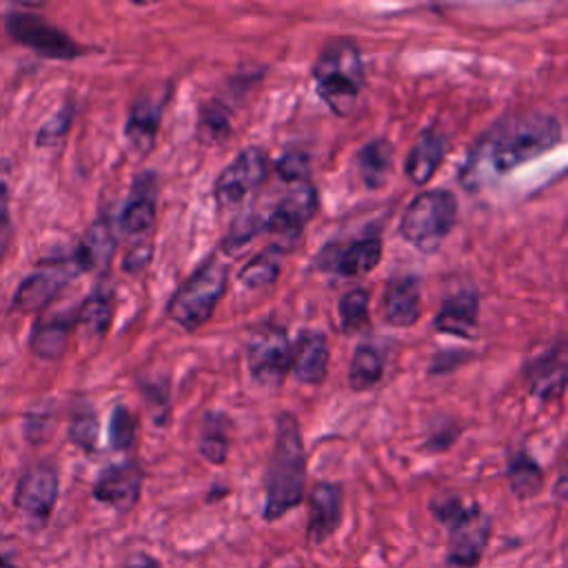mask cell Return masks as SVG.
I'll return each instance as SVG.
<instances>
[{
	"instance_id": "obj_26",
	"label": "cell",
	"mask_w": 568,
	"mask_h": 568,
	"mask_svg": "<svg viewBox=\"0 0 568 568\" xmlns=\"http://www.w3.org/2000/svg\"><path fill=\"white\" fill-rule=\"evenodd\" d=\"M506 479L517 499H532L544 490V470L524 450H515L508 457Z\"/></svg>"
},
{
	"instance_id": "obj_25",
	"label": "cell",
	"mask_w": 568,
	"mask_h": 568,
	"mask_svg": "<svg viewBox=\"0 0 568 568\" xmlns=\"http://www.w3.org/2000/svg\"><path fill=\"white\" fill-rule=\"evenodd\" d=\"M355 164L362 182L368 189H379L393 171V146L384 138L368 140L355 153Z\"/></svg>"
},
{
	"instance_id": "obj_32",
	"label": "cell",
	"mask_w": 568,
	"mask_h": 568,
	"mask_svg": "<svg viewBox=\"0 0 568 568\" xmlns=\"http://www.w3.org/2000/svg\"><path fill=\"white\" fill-rule=\"evenodd\" d=\"M200 455L209 464H224L229 457V435L226 424L217 415H209L200 435Z\"/></svg>"
},
{
	"instance_id": "obj_14",
	"label": "cell",
	"mask_w": 568,
	"mask_h": 568,
	"mask_svg": "<svg viewBox=\"0 0 568 568\" xmlns=\"http://www.w3.org/2000/svg\"><path fill=\"white\" fill-rule=\"evenodd\" d=\"M73 260L58 262L51 266H42L27 275L13 295V308L20 313H33L44 308L62 288L64 284L75 275Z\"/></svg>"
},
{
	"instance_id": "obj_2",
	"label": "cell",
	"mask_w": 568,
	"mask_h": 568,
	"mask_svg": "<svg viewBox=\"0 0 568 568\" xmlns=\"http://www.w3.org/2000/svg\"><path fill=\"white\" fill-rule=\"evenodd\" d=\"M306 486V453L300 424L291 413L277 417L275 444L264 475V521H277L300 506Z\"/></svg>"
},
{
	"instance_id": "obj_27",
	"label": "cell",
	"mask_w": 568,
	"mask_h": 568,
	"mask_svg": "<svg viewBox=\"0 0 568 568\" xmlns=\"http://www.w3.org/2000/svg\"><path fill=\"white\" fill-rule=\"evenodd\" d=\"M113 320V295L109 291L91 293L75 311V324L89 339H102Z\"/></svg>"
},
{
	"instance_id": "obj_21",
	"label": "cell",
	"mask_w": 568,
	"mask_h": 568,
	"mask_svg": "<svg viewBox=\"0 0 568 568\" xmlns=\"http://www.w3.org/2000/svg\"><path fill=\"white\" fill-rule=\"evenodd\" d=\"M477 315H479V297L475 291H457L455 295H448L435 317L433 326L435 331L444 335H455L470 339L473 331L477 326Z\"/></svg>"
},
{
	"instance_id": "obj_22",
	"label": "cell",
	"mask_w": 568,
	"mask_h": 568,
	"mask_svg": "<svg viewBox=\"0 0 568 568\" xmlns=\"http://www.w3.org/2000/svg\"><path fill=\"white\" fill-rule=\"evenodd\" d=\"M444 155H446V138L437 129H424L413 142L410 151L406 153V160H404L406 178L417 186L426 184L437 171V166L442 164Z\"/></svg>"
},
{
	"instance_id": "obj_9",
	"label": "cell",
	"mask_w": 568,
	"mask_h": 568,
	"mask_svg": "<svg viewBox=\"0 0 568 568\" xmlns=\"http://www.w3.org/2000/svg\"><path fill=\"white\" fill-rule=\"evenodd\" d=\"M246 366L264 388H280L291 371V342L277 324H262L246 342Z\"/></svg>"
},
{
	"instance_id": "obj_11",
	"label": "cell",
	"mask_w": 568,
	"mask_h": 568,
	"mask_svg": "<svg viewBox=\"0 0 568 568\" xmlns=\"http://www.w3.org/2000/svg\"><path fill=\"white\" fill-rule=\"evenodd\" d=\"M155 209L158 180L151 171H146L135 178L120 215V231L122 235L133 240L131 246H151V235L155 229Z\"/></svg>"
},
{
	"instance_id": "obj_38",
	"label": "cell",
	"mask_w": 568,
	"mask_h": 568,
	"mask_svg": "<svg viewBox=\"0 0 568 568\" xmlns=\"http://www.w3.org/2000/svg\"><path fill=\"white\" fill-rule=\"evenodd\" d=\"M122 568H164V566L149 552H133L124 559Z\"/></svg>"
},
{
	"instance_id": "obj_15",
	"label": "cell",
	"mask_w": 568,
	"mask_h": 568,
	"mask_svg": "<svg viewBox=\"0 0 568 568\" xmlns=\"http://www.w3.org/2000/svg\"><path fill=\"white\" fill-rule=\"evenodd\" d=\"M142 479L144 473L135 462L111 464L98 475L93 484V497L120 513H126L138 504L142 495Z\"/></svg>"
},
{
	"instance_id": "obj_23",
	"label": "cell",
	"mask_w": 568,
	"mask_h": 568,
	"mask_svg": "<svg viewBox=\"0 0 568 568\" xmlns=\"http://www.w3.org/2000/svg\"><path fill=\"white\" fill-rule=\"evenodd\" d=\"M115 255V233L109 220L93 222L80 240L73 264L78 271H104Z\"/></svg>"
},
{
	"instance_id": "obj_16",
	"label": "cell",
	"mask_w": 568,
	"mask_h": 568,
	"mask_svg": "<svg viewBox=\"0 0 568 568\" xmlns=\"http://www.w3.org/2000/svg\"><path fill=\"white\" fill-rule=\"evenodd\" d=\"M526 384L530 395L541 402H555L566 388V344L557 339L546 351L537 353L526 364Z\"/></svg>"
},
{
	"instance_id": "obj_29",
	"label": "cell",
	"mask_w": 568,
	"mask_h": 568,
	"mask_svg": "<svg viewBox=\"0 0 568 568\" xmlns=\"http://www.w3.org/2000/svg\"><path fill=\"white\" fill-rule=\"evenodd\" d=\"M282 257L284 253L275 248L273 244L266 246L264 251L255 253L237 273V280L248 286V288H262L273 284L280 277L282 271Z\"/></svg>"
},
{
	"instance_id": "obj_30",
	"label": "cell",
	"mask_w": 568,
	"mask_h": 568,
	"mask_svg": "<svg viewBox=\"0 0 568 568\" xmlns=\"http://www.w3.org/2000/svg\"><path fill=\"white\" fill-rule=\"evenodd\" d=\"M231 135V111L220 100H211L200 109L197 138L204 144H222Z\"/></svg>"
},
{
	"instance_id": "obj_19",
	"label": "cell",
	"mask_w": 568,
	"mask_h": 568,
	"mask_svg": "<svg viewBox=\"0 0 568 568\" xmlns=\"http://www.w3.org/2000/svg\"><path fill=\"white\" fill-rule=\"evenodd\" d=\"M384 322L395 328L413 326L422 315V291L413 275H397L386 282L382 295Z\"/></svg>"
},
{
	"instance_id": "obj_18",
	"label": "cell",
	"mask_w": 568,
	"mask_h": 568,
	"mask_svg": "<svg viewBox=\"0 0 568 568\" xmlns=\"http://www.w3.org/2000/svg\"><path fill=\"white\" fill-rule=\"evenodd\" d=\"M382 262V240L366 235L339 248H328L322 257V268H333L342 277H362Z\"/></svg>"
},
{
	"instance_id": "obj_12",
	"label": "cell",
	"mask_w": 568,
	"mask_h": 568,
	"mask_svg": "<svg viewBox=\"0 0 568 568\" xmlns=\"http://www.w3.org/2000/svg\"><path fill=\"white\" fill-rule=\"evenodd\" d=\"M169 95H171L169 87L146 89L131 104V111H129V118L124 124V135H126L129 144L142 155L149 153L155 144V135H158L160 120H162L164 104H166Z\"/></svg>"
},
{
	"instance_id": "obj_28",
	"label": "cell",
	"mask_w": 568,
	"mask_h": 568,
	"mask_svg": "<svg viewBox=\"0 0 568 568\" xmlns=\"http://www.w3.org/2000/svg\"><path fill=\"white\" fill-rule=\"evenodd\" d=\"M384 375V359L379 351L371 344H359L353 351L351 364H348V386L355 393H364L373 388Z\"/></svg>"
},
{
	"instance_id": "obj_7",
	"label": "cell",
	"mask_w": 568,
	"mask_h": 568,
	"mask_svg": "<svg viewBox=\"0 0 568 568\" xmlns=\"http://www.w3.org/2000/svg\"><path fill=\"white\" fill-rule=\"evenodd\" d=\"M268 175V155L262 146L242 149L231 164H226L213 184V200L220 211L242 206L253 193L262 189Z\"/></svg>"
},
{
	"instance_id": "obj_17",
	"label": "cell",
	"mask_w": 568,
	"mask_h": 568,
	"mask_svg": "<svg viewBox=\"0 0 568 568\" xmlns=\"http://www.w3.org/2000/svg\"><path fill=\"white\" fill-rule=\"evenodd\" d=\"M342 521V486L333 481H317L308 493V526L311 544H324Z\"/></svg>"
},
{
	"instance_id": "obj_34",
	"label": "cell",
	"mask_w": 568,
	"mask_h": 568,
	"mask_svg": "<svg viewBox=\"0 0 568 568\" xmlns=\"http://www.w3.org/2000/svg\"><path fill=\"white\" fill-rule=\"evenodd\" d=\"M275 171L277 175L288 182V184H297V182H308L311 180V162L308 155L302 151H286L277 162H275Z\"/></svg>"
},
{
	"instance_id": "obj_39",
	"label": "cell",
	"mask_w": 568,
	"mask_h": 568,
	"mask_svg": "<svg viewBox=\"0 0 568 568\" xmlns=\"http://www.w3.org/2000/svg\"><path fill=\"white\" fill-rule=\"evenodd\" d=\"M9 237H11V224H9V220L4 217V220L0 222V260H2V257H4V253H7Z\"/></svg>"
},
{
	"instance_id": "obj_3",
	"label": "cell",
	"mask_w": 568,
	"mask_h": 568,
	"mask_svg": "<svg viewBox=\"0 0 568 568\" xmlns=\"http://www.w3.org/2000/svg\"><path fill=\"white\" fill-rule=\"evenodd\" d=\"M430 513L446 530V561L453 568L479 566L490 539V517L481 504L444 493L430 499Z\"/></svg>"
},
{
	"instance_id": "obj_40",
	"label": "cell",
	"mask_w": 568,
	"mask_h": 568,
	"mask_svg": "<svg viewBox=\"0 0 568 568\" xmlns=\"http://www.w3.org/2000/svg\"><path fill=\"white\" fill-rule=\"evenodd\" d=\"M7 202H9L7 180H4V178H0V222L7 217Z\"/></svg>"
},
{
	"instance_id": "obj_31",
	"label": "cell",
	"mask_w": 568,
	"mask_h": 568,
	"mask_svg": "<svg viewBox=\"0 0 568 568\" xmlns=\"http://www.w3.org/2000/svg\"><path fill=\"white\" fill-rule=\"evenodd\" d=\"M368 304L371 293L364 286H353L339 297L337 311L344 333H357L368 326Z\"/></svg>"
},
{
	"instance_id": "obj_35",
	"label": "cell",
	"mask_w": 568,
	"mask_h": 568,
	"mask_svg": "<svg viewBox=\"0 0 568 568\" xmlns=\"http://www.w3.org/2000/svg\"><path fill=\"white\" fill-rule=\"evenodd\" d=\"M69 437L75 446L84 450H93L98 444V419L91 413H80L73 417L69 426Z\"/></svg>"
},
{
	"instance_id": "obj_5",
	"label": "cell",
	"mask_w": 568,
	"mask_h": 568,
	"mask_svg": "<svg viewBox=\"0 0 568 568\" xmlns=\"http://www.w3.org/2000/svg\"><path fill=\"white\" fill-rule=\"evenodd\" d=\"M229 284V268L220 260H209L195 273H191L184 284L173 293L166 304V313L173 324L182 331L193 333L204 326L217 302L222 300Z\"/></svg>"
},
{
	"instance_id": "obj_13",
	"label": "cell",
	"mask_w": 568,
	"mask_h": 568,
	"mask_svg": "<svg viewBox=\"0 0 568 568\" xmlns=\"http://www.w3.org/2000/svg\"><path fill=\"white\" fill-rule=\"evenodd\" d=\"M58 499V470L51 464H38L29 468L16 486V506L27 517L44 524Z\"/></svg>"
},
{
	"instance_id": "obj_4",
	"label": "cell",
	"mask_w": 568,
	"mask_h": 568,
	"mask_svg": "<svg viewBox=\"0 0 568 568\" xmlns=\"http://www.w3.org/2000/svg\"><path fill=\"white\" fill-rule=\"evenodd\" d=\"M313 80L317 95L339 118H348L364 89V62L357 44L351 38L328 40L315 62Z\"/></svg>"
},
{
	"instance_id": "obj_1",
	"label": "cell",
	"mask_w": 568,
	"mask_h": 568,
	"mask_svg": "<svg viewBox=\"0 0 568 568\" xmlns=\"http://www.w3.org/2000/svg\"><path fill=\"white\" fill-rule=\"evenodd\" d=\"M561 142L559 120L541 109H521L495 120L470 146L459 184L479 191Z\"/></svg>"
},
{
	"instance_id": "obj_10",
	"label": "cell",
	"mask_w": 568,
	"mask_h": 568,
	"mask_svg": "<svg viewBox=\"0 0 568 568\" xmlns=\"http://www.w3.org/2000/svg\"><path fill=\"white\" fill-rule=\"evenodd\" d=\"M7 31L11 40L31 51L53 58V60H71L82 53V49L58 27L47 22L44 18L27 11H16L7 18Z\"/></svg>"
},
{
	"instance_id": "obj_20",
	"label": "cell",
	"mask_w": 568,
	"mask_h": 568,
	"mask_svg": "<svg viewBox=\"0 0 568 568\" xmlns=\"http://www.w3.org/2000/svg\"><path fill=\"white\" fill-rule=\"evenodd\" d=\"M328 342L320 331L300 333L295 346H291V373L300 384L315 386L324 382L328 371Z\"/></svg>"
},
{
	"instance_id": "obj_36",
	"label": "cell",
	"mask_w": 568,
	"mask_h": 568,
	"mask_svg": "<svg viewBox=\"0 0 568 568\" xmlns=\"http://www.w3.org/2000/svg\"><path fill=\"white\" fill-rule=\"evenodd\" d=\"M264 226V222L257 220L255 213H242L229 229V235L224 237V246L231 248H240L242 244H246L255 233H260V229Z\"/></svg>"
},
{
	"instance_id": "obj_37",
	"label": "cell",
	"mask_w": 568,
	"mask_h": 568,
	"mask_svg": "<svg viewBox=\"0 0 568 568\" xmlns=\"http://www.w3.org/2000/svg\"><path fill=\"white\" fill-rule=\"evenodd\" d=\"M69 122H71V109L64 106V109H60L53 118H49V120L40 126V131H38V144H40V146H42V144H53L55 140H60V138L64 135Z\"/></svg>"
},
{
	"instance_id": "obj_33",
	"label": "cell",
	"mask_w": 568,
	"mask_h": 568,
	"mask_svg": "<svg viewBox=\"0 0 568 568\" xmlns=\"http://www.w3.org/2000/svg\"><path fill=\"white\" fill-rule=\"evenodd\" d=\"M135 417L126 406H115L109 417V442L115 450H129L135 442Z\"/></svg>"
},
{
	"instance_id": "obj_24",
	"label": "cell",
	"mask_w": 568,
	"mask_h": 568,
	"mask_svg": "<svg viewBox=\"0 0 568 568\" xmlns=\"http://www.w3.org/2000/svg\"><path fill=\"white\" fill-rule=\"evenodd\" d=\"M75 326V313H58L40 320L31 335V348L42 359H58L64 355Z\"/></svg>"
},
{
	"instance_id": "obj_8",
	"label": "cell",
	"mask_w": 568,
	"mask_h": 568,
	"mask_svg": "<svg viewBox=\"0 0 568 568\" xmlns=\"http://www.w3.org/2000/svg\"><path fill=\"white\" fill-rule=\"evenodd\" d=\"M317 213V191L313 182H297L291 184L288 191L277 200V204L271 209L268 217L264 220L266 233L275 237L273 246L282 253L293 251L297 242L302 240L304 226L313 220Z\"/></svg>"
},
{
	"instance_id": "obj_6",
	"label": "cell",
	"mask_w": 568,
	"mask_h": 568,
	"mask_svg": "<svg viewBox=\"0 0 568 568\" xmlns=\"http://www.w3.org/2000/svg\"><path fill=\"white\" fill-rule=\"evenodd\" d=\"M457 222V197L444 189H428L413 197L399 220V235L419 253H435Z\"/></svg>"
}]
</instances>
